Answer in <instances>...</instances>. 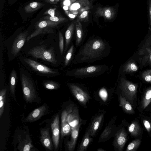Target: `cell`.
<instances>
[{
    "label": "cell",
    "mask_w": 151,
    "mask_h": 151,
    "mask_svg": "<svg viewBox=\"0 0 151 151\" xmlns=\"http://www.w3.org/2000/svg\"><path fill=\"white\" fill-rule=\"evenodd\" d=\"M115 14V9L111 7H99L95 12L96 16L102 17L108 20L112 19L114 17Z\"/></svg>",
    "instance_id": "cell-17"
},
{
    "label": "cell",
    "mask_w": 151,
    "mask_h": 151,
    "mask_svg": "<svg viewBox=\"0 0 151 151\" xmlns=\"http://www.w3.org/2000/svg\"><path fill=\"white\" fill-rule=\"evenodd\" d=\"M59 116L56 115L51 124V128L52 133V140L55 149L58 147L60 138V129L59 126Z\"/></svg>",
    "instance_id": "cell-13"
},
{
    "label": "cell",
    "mask_w": 151,
    "mask_h": 151,
    "mask_svg": "<svg viewBox=\"0 0 151 151\" xmlns=\"http://www.w3.org/2000/svg\"><path fill=\"white\" fill-rule=\"evenodd\" d=\"M21 80L23 96L26 102L32 103L37 97L33 83L30 78L24 74L21 75Z\"/></svg>",
    "instance_id": "cell-6"
},
{
    "label": "cell",
    "mask_w": 151,
    "mask_h": 151,
    "mask_svg": "<svg viewBox=\"0 0 151 151\" xmlns=\"http://www.w3.org/2000/svg\"><path fill=\"white\" fill-rule=\"evenodd\" d=\"M76 21L73 22L68 27L65 33V44L64 52L67 50L72 41L74 29L75 28Z\"/></svg>",
    "instance_id": "cell-22"
},
{
    "label": "cell",
    "mask_w": 151,
    "mask_h": 151,
    "mask_svg": "<svg viewBox=\"0 0 151 151\" xmlns=\"http://www.w3.org/2000/svg\"><path fill=\"white\" fill-rule=\"evenodd\" d=\"M142 128L137 119L132 121L128 125V130L132 137L138 138L141 137L143 132Z\"/></svg>",
    "instance_id": "cell-15"
},
{
    "label": "cell",
    "mask_w": 151,
    "mask_h": 151,
    "mask_svg": "<svg viewBox=\"0 0 151 151\" xmlns=\"http://www.w3.org/2000/svg\"><path fill=\"white\" fill-rule=\"evenodd\" d=\"M46 2L51 4H56L61 0H44Z\"/></svg>",
    "instance_id": "cell-40"
},
{
    "label": "cell",
    "mask_w": 151,
    "mask_h": 151,
    "mask_svg": "<svg viewBox=\"0 0 151 151\" xmlns=\"http://www.w3.org/2000/svg\"><path fill=\"white\" fill-rule=\"evenodd\" d=\"M139 117L148 136L151 137V118L140 113L139 115Z\"/></svg>",
    "instance_id": "cell-25"
},
{
    "label": "cell",
    "mask_w": 151,
    "mask_h": 151,
    "mask_svg": "<svg viewBox=\"0 0 151 151\" xmlns=\"http://www.w3.org/2000/svg\"><path fill=\"white\" fill-rule=\"evenodd\" d=\"M150 117L151 118V110H150Z\"/></svg>",
    "instance_id": "cell-44"
},
{
    "label": "cell",
    "mask_w": 151,
    "mask_h": 151,
    "mask_svg": "<svg viewBox=\"0 0 151 151\" xmlns=\"http://www.w3.org/2000/svg\"><path fill=\"white\" fill-rule=\"evenodd\" d=\"M44 87L49 90H56L59 88L60 85L59 83L52 81H47L43 83Z\"/></svg>",
    "instance_id": "cell-34"
},
{
    "label": "cell",
    "mask_w": 151,
    "mask_h": 151,
    "mask_svg": "<svg viewBox=\"0 0 151 151\" xmlns=\"http://www.w3.org/2000/svg\"><path fill=\"white\" fill-rule=\"evenodd\" d=\"M28 54L35 58L41 59L54 64L57 63L52 49H47L45 46L35 47L31 49Z\"/></svg>",
    "instance_id": "cell-4"
},
{
    "label": "cell",
    "mask_w": 151,
    "mask_h": 151,
    "mask_svg": "<svg viewBox=\"0 0 151 151\" xmlns=\"http://www.w3.org/2000/svg\"><path fill=\"white\" fill-rule=\"evenodd\" d=\"M17 80V74L15 70H12L10 76V88L12 93L15 94V88Z\"/></svg>",
    "instance_id": "cell-30"
},
{
    "label": "cell",
    "mask_w": 151,
    "mask_h": 151,
    "mask_svg": "<svg viewBox=\"0 0 151 151\" xmlns=\"http://www.w3.org/2000/svg\"><path fill=\"white\" fill-rule=\"evenodd\" d=\"M75 49V46L73 43L71 45L66 54L64 62V67L67 66L70 63L74 53Z\"/></svg>",
    "instance_id": "cell-31"
},
{
    "label": "cell",
    "mask_w": 151,
    "mask_h": 151,
    "mask_svg": "<svg viewBox=\"0 0 151 151\" xmlns=\"http://www.w3.org/2000/svg\"><path fill=\"white\" fill-rule=\"evenodd\" d=\"M59 47L60 54L62 55L63 53L64 49V40L63 36L62 33L59 32Z\"/></svg>",
    "instance_id": "cell-36"
},
{
    "label": "cell",
    "mask_w": 151,
    "mask_h": 151,
    "mask_svg": "<svg viewBox=\"0 0 151 151\" xmlns=\"http://www.w3.org/2000/svg\"><path fill=\"white\" fill-rule=\"evenodd\" d=\"M31 139L29 135H26L25 137L20 138L17 149L21 151H30L33 147Z\"/></svg>",
    "instance_id": "cell-21"
},
{
    "label": "cell",
    "mask_w": 151,
    "mask_h": 151,
    "mask_svg": "<svg viewBox=\"0 0 151 151\" xmlns=\"http://www.w3.org/2000/svg\"><path fill=\"white\" fill-rule=\"evenodd\" d=\"M111 132V128L107 126L102 132L100 137L101 139L106 138L108 137Z\"/></svg>",
    "instance_id": "cell-37"
},
{
    "label": "cell",
    "mask_w": 151,
    "mask_h": 151,
    "mask_svg": "<svg viewBox=\"0 0 151 151\" xmlns=\"http://www.w3.org/2000/svg\"><path fill=\"white\" fill-rule=\"evenodd\" d=\"M45 5L44 4L39 2H33L29 3L25 7L24 11L26 13H32L40 8Z\"/></svg>",
    "instance_id": "cell-28"
},
{
    "label": "cell",
    "mask_w": 151,
    "mask_h": 151,
    "mask_svg": "<svg viewBox=\"0 0 151 151\" xmlns=\"http://www.w3.org/2000/svg\"><path fill=\"white\" fill-rule=\"evenodd\" d=\"M104 116L102 114L96 117L93 121L91 126L90 128V135L93 136L99 128Z\"/></svg>",
    "instance_id": "cell-26"
},
{
    "label": "cell",
    "mask_w": 151,
    "mask_h": 151,
    "mask_svg": "<svg viewBox=\"0 0 151 151\" xmlns=\"http://www.w3.org/2000/svg\"><path fill=\"white\" fill-rule=\"evenodd\" d=\"M119 106L122 107L123 111L126 114H133L135 113L134 109L129 101L127 100L126 98L120 95L119 98Z\"/></svg>",
    "instance_id": "cell-23"
},
{
    "label": "cell",
    "mask_w": 151,
    "mask_h": 151,
    "mask_svg": "<svg viewBox=\"0 0 151 151\" xmlns=\"http://www.w3.org/2000/svg\"><path fill=\"white\" fill-rule=\"evenodd\" d=\"M137 109L140 113L151 110V88L144 92L138 99Z\"/></svg>",
    "instance_id": "cell-9"
},
{
    "label": "cell",
    "mask_w": 151,
    "mask_h": 151,
    "mask_svg": "<svg viewBox=\"0 0 151 151\" xmlns=\"http://www.w3.org/2000/svg\"><path fill=\"white\" fill-rule=\"evenodd\" d=\"M111 47L108 42L99 37L89 38L74 57L73 64L92 63L101 60L110 54Z\"/></svg>",
    "instance_id": "cell-1"
},
{
    "label": "cell",
    "mask_w": 151,
    "mask_h": 151,
    "mask_svg": "<svg viewBox=\"0 0 151 151\" xmlns=\"http://www.w3.org/2000/svg\"><path fill=\"white\" fill-rule=\"evenodd\" d=\"M28 32L26 31L18 35L14 41L11 48V53L15 57L24 45L28 37Z\"/></svg>",
    "instance_id": "cell-12"
},
{
    "label": "cell",
    "mask_w": 151,
    "mask_h": 151,
    "mask_svg": "<svg viewBox=\"0 0 151 151\" xmlns=\"http://www.w3.org/2000/svg\"><path fill=\"white\" fill-rule=\"evenodd\" d=\"M121 81L119 86L121 90V95L125 97L134 109L137 107L138 100L137 88L133 84H128L123 81Z\"/></svg>",
    "instance_id": "cell-5"
},
{
    "label": "cell",
    "mask_w": 151,
    "mask_h": 151,
    "mask_svg": "<svg viewBox=\"0 0 151 151\" xmlns=\"http://www.w3.org/2000/svg\"><path fill=\"white\" fill-rule=\"evenodd\" d=\"M40 138V142L43 146L49 150H52L53 145L48 128L41 130Z\"/></svg>",
    "instance_id": "cell-18"
},
{
    "label": "cell",
    "mask_w": 151,
    "mask_h": 151,
    "mask_svg": "<svg viewBox=\"0 0 151 151\" xmlns=\"http://www.w3.org/2000/svg\"><path fill=\"white\" fill-rule=\"evenodd\" d=\"M130 68L131 69L134 71H136L137 70V67L134 63H132L130 64Z\"/></svg>",
    "instance_id": "cell-41"
},
{
    "label": "cell",
    "mask_w": 151,
    "mask_h": 151,
    "mask_svg": "<svg viewBox=\"0 0 151 151\" xmlns=\"http://www.w3.org/2000/svg\"><path fill=\"white\" fill-rule=\"evenodd\" d=\"M72 109H68L63 111L61 114V134L62 137L71 133L72 128L67 121L68 114Z\"/></svg>",
    "instance_id": "cell-14"
},
{
    "label": "cell",
    "mask_w": 151,
    "mask_h": 151,
    "mask_svg": "<svg viewBox=\"0 0 151 151\" xmlns=\"http://www.w3.org/2000/svg\"><path fill=\"white\" fill-rule=\"evenodd\" d=\"M99 95L102 99L104 101H105L107 97V93L106 91L104 89H101L99 92Z\"/></svg>",
    "instance_id": "cell-38"
},
{
    "label": "cell",
    "mask_w": 151,
    "mask_h": 151,
    "mask_svg": "<svg viewBox=\"0 0 151 151\" xmlns=\"http://www.w3.org/2000/svg\"><path fill=\"white\" fill-rule=\"evenodd\" d=\"M43 19H44L50 20L59 24L67 20V18L63 17L55 16H51L50 15L45 16L43 18Z\"/></svg>",
    "instance_id": "cell-33"
},
{
    "label": "cell",
    "mask_w": 151,
    "mask_h": 151,
    "mask_svg": "<svg viewBox=\"0 0 151 151\" xmlns=\"http://www.w3.org/2000/svg\"><path fill=\"white\" fill-rule=\"evenodd\" d=\"M46 110L45 105L36 109L28 115L26 119L25 122H32L39 120L45 115Z\"/></svg>",
    "instance_id": "cell-16"
},
{
    "label": "cell",
    "mask_w": 151,
    "mask_h": 151,
    "mask_svg": "<svg viewBox=\"0 0 151 151\" xmlns=\"http://www.w3.org/2000/svg\"><path fill=\"white\" fill-rule=\"evenodd\" d=\"M72 94L76 99L81 104L85 105L90 99V96L79 86L71 83L67 84Z\"/></svg>",
    "instance_id": "cell-10"
},
{
    "label": "cell",
    "mask_w": 151,
    "mask_h": 151,
    "mask_svg": "<svg viewBox=\"0 0 151 151\" xmlns=\"http://www.w3.org/2000/svg\"><path fill=\"white\" fill-rule=\"evenodd\" d=\"M89 12V11L88 10L84 11L78 15L77 19L81 22L88 21Z\"/></svg>",
    "instance_id": "cell-35"
},
{
    "label": "cell",
    "mask_w": 151,
    "mask_h": 151,
    "mask_svg": "<svg viewBox=\"0 0 151 151\" xmlns=\"http://www.w3.org/2000/svg\"><path fill=\"white\" fill-rule=\"evenodd\" d=\"M80 126L79 124L76 127L72 129L70 139L67 144L68 149L69 151H73L75 148L78 135Z\"/></svg>",
    "instance_id": "cell-24"
},
{
    "label": "cell",
    "mask_w": 151,
    "mask_h": 151,
    "mask_svg": "<svg viewBox=\"0 0 151 151\" xmlns=\"http://www.w3.org/2000/svg\"><path fill=\"white\" fill-rule=\"evenodd\" d=\"M6 89L1 90L0 91V117L1 118L3 114L4 103L6 100Z\"/></svg>",
    "instance_id": "cell-32"
},
{
    "label": "cell",
    "mask_w": 151,
    "mask_h": 151,
    "mask_svg": "<svg viewBox=\"0 0 151 151\" xmlns=\"http://www.w3.org/2000/svg\"><path fill=\"white\" fill-rule=\"evenodd\" d=\"M58 24L57 23L46 19L40 21L36 24L35 29L34 32L27 37V40L28 41L40 34L53 33V28Z\"/></svg>",
    "instance_id": "cell-7"
},
{
    "label": "cell",
    "mask_w": 151,
    "mask_h": 151,
    "mask_svg": "<svg viewBox=\"0 0 151 151\" xmlns=\"http://www.w3.org/2000/svg\"><path fill=\"white\" fill-rule=\"evenodd\" d=\"M24 60L32 69L36 72L42 74L53 75L59 74L58 70L50 68L34 60L26 58Z\"/></svg>",
    "instance_id": "cell-8"
},
{
    "label": "cell",
    "mask_w": 151,
    "mask_h": 151,
    "mask_svg": "<svg viewBox=\"0 0 151 151\" xmlns=\"http://www.w3.org/2000/svg\"><path fill=\"white\" fill-rule=\"evenodd\" d=\"M109 68L108 66L104 65H91L68 70L66 75L69 76L81 78L94 77L104 73Z\"/></svg>",
    "instance_id": "cell-2"
},
{
    "label": "cell",
    "mask_w": 151,
    "mask_h": 151,
    "mask_svg": "<svg viewBox=\"0 0 151 151\" xmlns=\"http://www.w3.org/2000/svg\"><path fill=\"white\" fill-rule=\"evenodd\" d=\"M67 3H63V9L67 15L73 19L85 10L92 8V6L88 0H66Z\"/></svg>",
    "instance_id": "cell-3"
},
{
    "label": "cell",
    "mask_w": 151,
    "mask_h": 151,
    "mask_svg": "<svg viewBox=\"0 0 151 151\" xmlns=\"http://www.w3.org/2000/svg\"><path fill=\"white\" fill-rule=\"evenodd\" d=\"M75 45L76 47L80 46L84 39V33L81 22L76 19L75 22Z\"/></svg>",
    "instance_id": "cell-19"
},
{
    "label": "cell",
    "mask_w": 151,
    "mask_h": 151,
    "mask_svg": "<svg viewBox=\"0 0 151 151\" xmlns=\"http://www.w3.org/2000/svg\"><path fill=\"white\" fill-rule=\"evenodd\" d=\"M141 142L140 137L137 138L130 142L127 146L126 151H136L139 147Z\"/></svg>",
    "instance_id": "cell-29"
},
{
    "label": "cell",
    "mask_w": 151,
    "mask_h": 151,
    "mask_svg": "<svg viewBox=\"0 0 151 151\" xmlns=\"http://www.w3.org/2000/svg\"><path fill=\"white\" fill-rule=\"evenodd\" d=\"M70 1H74V0H70Z\"/></svg>",
    "instance_id": "cell-46"
},
{
    "label": "cell",
    "mask_w": 151,
    "mask_h": 151,
    "mask_svg": "<svg viewBox=\"0 0 151 151\" xmlns=\"http://www.w3.org/2000/svg\"></svg>",
    "instance_id": "cell-47"
},
{
    "label": "cell",
    "mask_w": 151,
    "mask_h": 151,
    "mask_svg": "<svg viewBox=\"0 0 151 151\" xmlns=\"http://www.w3.org/2000/svg\"><path fill=\"white\" fill-rule=\"evenodd\" d=\"M56 8L55 7L50 8L46 11L44 13L43 15H49L51 16H55V11Z\"/></svg>",
    "instance_id": "cell-39"
},
{
    "label": "cell",
    "mask_w": 151,
    "mask_h": 151,
    "mask_svg": "<svg viewBox=\"0 0 151 151\" xmlns=\"http://www.w3.org/2000/svg\"><path fill=\"white\" fill-rule=\"evenodd\" d=\"M90 131L89 128L85 133L79 146L78 151H84L86 150L91 140L90 138Z\"/></svg>",
    "instance_id": "cell-27"
},
{
    "label": "cell",
    "mask_w": 151,
    "mask_h": 151,
    "mask_svg": "<svg viewBox=\"0 0 151 151\" xmlns=\"http://www.w3.org/2000/svg\"><path fill=\"white\" fill-rule=\"evenodd\" d=\"M145 79L147 82L150 81H151V76L149 75L145 77Z\"/></svg>",
    "instance_id": "cell-42"
},
{
    "label": "cell",
    "mask_w": 151,
    "mask_h": 151,
    "mask_svg": "<svg viewBox=\"0 0 151 151\" xmlns=\"http://www.w3.org/2000/svg\"><path fill=\"white\" fill-rule=\"evenodd\" d=\"M97 151H104V150L103 149H101V148H99L97 150Z\"/></svg>",
    "instance_id": "cell-43"
},
{
    "label": "cell",
    "mask_w": 151,
    "mask_h": 151,
    "mask_svg": "<svg viewBox=\"0 0 151 151\" xmlns=\"http://www.w3.org/2000/svg\"><path fill=\"white\" fill-rule=\"evenodd\" d=\"M67 121L72 129L79 124V113L77 109H73L69 113L67 116Z\"/></svg>",
    "instance_id": "cell-20"
},
{
    "label": "cell",
    "mask_w": 151,
    "mask_h": 151,
    "mask_svg": "<svg viewBox=\"0 0 151 151\" xmlns=\"http://www.w3.org/2000/svg\"><path fill=\"white\" fill-rule=\"evenodd\" d=\"M150 59L151 60V55L150 56Z\"/></svg>",
    "instance_id": "cell-45"
},
{
    "label": "cell",
    "mask_w": 151,
    "mask_h": 151,
    "mask_svg": "<svg viewBox=\"0 0 151 151\" xmlns=\"http://www.w3.org/2000/svg\"><path fill=\"white\" fill-rule=\"evenodd\" d=\"M127 140V133L124 127H122L116 133L114 142V145L117 150L122 151Z\"/></svg>",
    "instance_id": "cell-11"
}]
</instances>
